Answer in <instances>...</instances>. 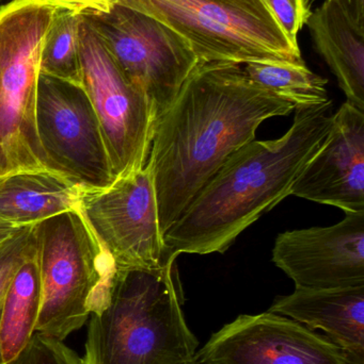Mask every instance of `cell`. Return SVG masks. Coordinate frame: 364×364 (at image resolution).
Here are the masks:
<instances>
[{
    "mask_svg": "<svg viewBox=\"0 0 364 364\" xmlns=\"http://www.w3.org/2000/svg\"><path fill=\"white\" fill-rule=\"evenodd\" d=\"M293 111L239 64L199 61L156 122L147 162L162 237L222 166L256 140L266 119Z\"/></svg>",
    "mask_w": 364,
    "mask_h": 364,
    "instance_id": "cell-1",
    "label": "cell"
},
{
    "mask_svg": "<svg viewBox=\"0 0 364 364\" xmlns=\"http://www.w3.org/2000/svg\"><path fill=\"white\" fill-rule=\"evenodd\" d=\"M295 111L281 138L248 143L203 186L165 232L168 256L224 254L248 227L290 196L331 132L333 102Z\"/></svg>",
    "mask_w": 364,
    "mask_h": 364,
    "instance_id": "cell-2",
    "label": "cell"
},
{
    "mask_svg": "<svg viewBox=\"0 0 364 364\" xmlns=\"http://www.w3.org/2000/svg\"><path fill=\"white\" fill-rule=\"evenodd\" d=\"M177 259L157 269L115 271L88 318L83 363H192L199 341L182 309Z\"/></svg>",
    "mask_w": 364,
    "mask_h": 364,
    "instance_id": "cell-3",
    "label": "cell"
},
{
    "mask_svg": "<svg viewBox=\"0 0 364 364\" xmlns=\"http://www.w3.org/2000/svg\"><path fill=\"white\" fill-rule=\"evenodd\" d=\"M34 232L42 289L36 333L64 341L88 322L117 269L79 210L38 223Z\"/></svg>",
    "mask_w": 364,
    "mask_h": 364,
    "instance_id": "cell-4",
    "label": "cell"
},
{
    "mask_svg": "<svg viewBox=\"0 0 364 364\" xmlns=\"http://www.w3.org/2000/svg\"><path fill=\"white\" fill-rule=\"evenodd\" d=\"M181 36L201 62H303L262 0H117Z\"/></svg>",
    "mask_w": 364,
    "mask_h": 364,
    "instance_id": "cell-5",
    "label": "cell"
},
{
    "mask_svg": "<svg viewBox=\"0 0 364 364\" xmlns=\"http://www.w3.org/2000/svg\"><path fill=\"white\" fill-rule=\"evenodd\" d=\"M55 11L41 0L0 8V176L48 170L36 110L41 53Z\"/></svg>",
    "mask_w": 364,
    "mask_h": 364,
    "instance_id": "cell-6",
    "label": "cell"
},
{
    "mask_svg": "<svg viewBox=\"0 0 364 364\" xmlns=\"http://www.w3.org/2000/svg\"><path fill=\"white\" fill-rule=\"evenodd\" d=\"M79 59L81 87L100 122L115 179L141 170L151 151L155 110L85 16L79 27Z\"/></svg>",
    "mask_w": 364,
    "mask_h": 364,
    "instance_id": "cell-7",
    "label": "cell"
},
{
    "mask_svg": "<svg viewBox=\"0 0 364 364\" xmlns=\"http://www.w3.org/2000/svg\"><path fill=\"white\" fill-rule=\"evenodd\" d=\"M85 17L160 119L199 63L192 47L153 17L120 4L105 14Z\"/></svg>",
    "mask_w": 364,
    "mask_h": 364,
    "instance_id": "cell-8",
    "label": "cell"
},
{
    "mask_svg": "<svg viewBox=\"0 0 364 364\" xmlns=\"http://www.w3.org/2000/svg\"><path fill=\"white\" fill-rule=\"evenodd\" d=\"M36 122L49 171L83 191L113 183L100 122L80 85L40 74Z\"/></svg>",
    "mask_w": 364,
    "mask_h": 364,
    "instance_id": "cell-9",
    "label": "cell"
},
{
    "mask_svg": "<svg viewBox=\"0 0 364 364\" xmlns=\"http://www.w3.org/2000/svg\"><path fill=\"white\" fill-rule=\"evenodd\" d=\"M78 210L115 269H157L172 257L160 231L153 174L147 164L108 188L83 191Z\"/></svg>",
    "mask_w": 364,
    "mask_h": 364,
    "instance_id": "cell-10",
    "label": "cell"
},
{
    "mask_svg": "<svg viewBox=\"0 0 364 364\" xmlns=\"http://www.w3.org/2000/svg\"><path fill=\"white\" fill-rule=\"evenodd\" d=\"M192 364H357L327 337L273 312L241 314L194 354Z\"/></svg>",
    "mask_w": 364,
    "mask_h": 364,
    "instance_id": "cell-11",
    "label": "cell"
},
{
    "mask_svg": "<svg viewBox=\"0 0 364 364\" xmlns=\"http://www.w3.org/2000/svg\"><path fill=\"white\" fill-rule=\"evenodd\" d=\"M273 262L296 289L364 287V211L345 213L333 226L281 233L274 246Z\"/></svg>",
    "mask_w": 364,
    "mask_h": 364,
    "instance_id": "cell-12",
    "label": "cell"
},
{
    "mask_svg": "<svg viewBox=\"0 0 364 364\" xmlns=\"http://www.w3.org/2000/svg\"><path fill=\"white\" fill-rule=\"evenodd\" d=\"M291 195L364 211V111L346 102L333 114L326 140L291 188Z\"/></svg>",
    "mask_w": 364,
    "mask_h": 364,
    "instance_id": "cell-13",
    "label": "cell"
},
{
    "mask_svg": "<svg viewBox=\"0 0 364 364\" xmlns=\"http://www.w3.org/2000/svg\"><path fill=\"white\" fill-rule=\"evenodd\" d=\"M269 311L292 318L310 331L321 329L355 363L364 364V287L295 288L292 294L277 297Z\"/></svg>",
    "mask_w": 364,
    "mask_h": 364,
    "instance_id": "cell-14",
    "label": "cell"
},
{
    "mask_svg": "<svg viewBox=\"0 0 364 364\" xmlns=\"http://www.w3.org/2000/svg\"><path fill=\"white\" fill-rule=\"evenodd\" d=\"M318 53L353 106L364 111V30L333 0H324L307 23Z\"/></svg>",
    "mask_w": 364,
    "mask_h": 364,
    "instance_id": "cell-15",
    "label": "cell"
},
{
    "mask_svg": "<svg viewBox=\"0 0 364 364\" xmlns=\"http://www.w3.org/2000/svg\"><path fill=\"white\" fill-rule=\"evenodd\" d=\"M83 190L49 170L23 171L0 176V220L16 227L78 210Z\"/></svg>",
    "mask_w": 364,
    "mask_h": 364,
    "instance_id": "cell-16",
    "label": "cell"
},
{
    "mask_svg": "<svg viewBox=\"0 0 364 364\" xmlns=\"http://www.w3.org/2000/svg\"><path fill=\"white\" fill-rule=\"evenodd\" d=\"M42 289L36 252L13 277L2 301L0 344L4 364L19 356L36 333Z\"/></svg>",
    "mask_w": 364,
    "mask_h": 364,
    "instance_id": "cell-17",
    "label": "cell"
},
{
    "mask_svg": "<svg viewBox=\"0 0 364 364\" xmlns=\"http://www.w3.org/2000/svg\"><path fill=\"white\" fill-rule=\"evenodd\" d=\"M247 76L295 109L323 106L331 102L328 80L310 70L305 62L254 61L245 64Z\"/></svg>",
    "mask_w": 364,
    "mask_h": 364,
    "instance_id": "cell-18",
    "label": "cell"
},
{
    "mask_svg": "<svg viewBox=\"0 0 364 364\" xmlns=\"http://www.w3.org/2000/svg\"><path fill=\"white\" fill-rule=\"evenodd\" d=\"M80 15L56 8L41 53L40 74L81 85Z\"/></svg>",
    "mask_w": 364,
    "mask_h": 364,
    "instance_id": "cell-19",
    "label": "cell"
},
{
    "mask_svg": "<svg viewBox=\"0 0 364 364\" xmlns=\"http://www.w3.org/2000/svg\"><path fill=\"white\" fill-rule=\"evenodd\" d=\"M36 252L34 225L21 227L0 244V296L6 293L19 267Z\"/></svg>",
    "mask_w": 364,
    "mask_h": 364,
    "instance_id": "cell-20",
    "label": "cell"
},
{
    "mask_svg": "<svg viewBox=\"0 0 364 364\" xmlns=\"http://www.w3.org/2000/svg\"><path fill=\"white\" fill-rule=\"evenodd\" d=\"M8 364H85L63 341L34 333L16 358Z\"/></svg>",
    "mask_w": 364,
    "mask_h": 364,
    "instance_id": "cell-21",
    "label": "cell"
},
{
    "mask_svg": "<svg viewBox=\"0 0 364 364\" xmlns=\"http://www.w3.org/2000/svg\"><path fill=\"white\" fill-rule=\"evenodd\" d=\"M288 40L298 45V34L312 14L309 0H262Z\"/></svg>",
    "mask_w": 364,
    "mask_h": 364,
    "instance_id": "cell-22",
    "label": "cell"
},
{
    "mask_svg": "<svg viewBox=\"0 0 364 364\" xmlns=\"http://www.w3.org/2000/svg\"><path fill=\"white\" fill-rule=\"evenodd\" d=\"M58 9L70 11L80 16H93L110 12L117 0H41Z\"/></svg>",
    "mask_w": 364,
    "mask_h": 364,
    "instance_id": "cell-23",
    "label": "cell"
},
{
    "mask_svg": "<svg viewBox=\"0 0 364 364\" xmlns=\"http://www.w3.org/2000/svg\"><path fill=\"white\" fill-rule=\"evenodd\" d=\"M359 29L364 30V0H333Z\"/></svg>",
    "mask_w": 364,
    "mask_h": 364,
    "instance_id": "cell-24",
    "label": "cell"
},
{
    "mask_svg": "<svg viewBox=\"0 0 364 364\" xmlns=\"http://www.w3.org/2000/svg\"><path fill=\"white\" fill-rule=\"evenodd\" d=\"M21 227L13 226L4 220H0V244L8 240L13 233L16 232Z\"/></svg>",
    "mask_w": 364,
    "mask_h": 364,
    "instance_id": "cell-25",
    "label": "cell"
},
{
    "mask_svg": "<svg viewBox=\"0 0 364 364\" xmlns=\"http://www.w3.org/2000/svg\"><path fill=\"white\" fill-rule=\"evenodd\" d=\"M2 301H4V295L0 296V324H1ZM0 364H4V357H2L1 344H0Z\"/></svg>",
    "mask_w": 364,
    "mask_h": 364,
    "instance_id": "cell-26",
    "label": "cell"
},
{
    "mask_svg": "<svg viewBox=\"0 0 364 364\" xmlns=\"http://www.w3.org/2000/svg\"><path fill=\"white\" fill-rule=\"evenodd\" d=\"M309 1H310V4H313L314 1H316V0H309Z\"/></svg>",
    "mask_w": 364,
    "mask_h": 364,
    "instance_id": "cell-27",
    "label": "cell"
},
{
    "mask_svg": "<svg viewBox=\"0 0 364 364\" xmlns=\"http://www.w3.org/2000/svg\"><path fill=\"white\" fill-rule=\"evenodd\" d=\"M190 364H192V363H190Z\"/></svg>",
    "mask_w": 364,
    "mask_h": 364,
    "instance_id": "cell-28",
    "label": "cell"
}]
</instances>
